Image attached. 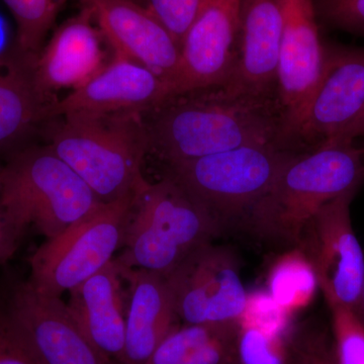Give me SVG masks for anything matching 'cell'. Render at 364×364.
<instances>
[{
	"mask_svg": "<svg viewBox=\"0 0 364 364\" xmlns=\"http://www.w3.org/2000/svg\"><path fill=\"white\" fill-rule=\"evenodd\" d=\"M358 136H364V107L360 114L354 119L348 127L339 136L327 142H354ZM326 143V142H325Z\"/></svg>",
	"mask_w": 364,
	"mask_h": 364,
	"instance_id": "31",
	"label": "cell"
},
{
	"mask_svg": "<svg viewBox=\"0 0 364 364\" xmlns=\"http://www.w3.org/2000/svg\"><path fill=\"white\" fill-rule=\"evenodd\" d=\"M92 14L102 37L114 55L154 72L169 85L178 70L181 47L164 28L135 0H79Z\"/></svg>",
	"mask_w": 364,
	"mask_h": 364,
	"instance_id": "14",
	"label": "cell"
},
{
	"mask_svg": "<svg viewBox=\"0 0 364 364\" xmlns=\"http://www.w3.org/2000/svg\"><path fill=\"white\" fill-rule=\"evenodd\" d=\"M241 2L207 0L182 42L171 97L224 85L231 79L238 56Z\"/></svg>",
	"mask_w": 364,
	"mask_h": 364,
	"instance_id": "12",
	"label": "cell"
},
{
	"mask_svg": "<svg viewBox=\"0 0 364 364\" xmlns=\"http://www.w3.org/2000/svg\"><path fill=\"white\" fill-rule=\"evenodd\" d=\"M358 191L326 203L306 225L298 245L312 263L328 305L358 311L364 284V253L352 227L350 205Z\"/></svg>",
	"mask_w": 364,
	"mask_h": 364,
	"instance_id": "9",
	"label": "cell"
},
{
	"mask_svg": "<svg viewBox=\"0 0 364 364\" xmlns=\"http://www.w3.org/2000/svg\"><path fill=\"white\" fill-rule=\"evenodd\" d=\"M317 20L330 28L364 36V0H313Z\"/></svg>",
	"mask_w": 364,
	"mask_h": 364,
	"instance_id": "27",
	"label": "cell"
},
{
	"mask_svg": "<svg viewBox=\"0 0 364 364\" xmlns=\"http://www.w3.org/2000/svg\"><path fill=\"white\" fill-rule=\"evenodd\" d=\"M6 310L40 364H117L81 331L61 298L28 282L14 287Z\"/></svg>",
	"mask_w": 364,
	"mask_h": 364,
	"instance_id": "11",
	"label": "cell"
},
{
	"mask_svg": "<svg viewBox=\"0 0 364 364\" xmlns=\"http://www.w3.org/2000/svg\"><path fill=\"white\" fill-rule=\"evenodd\" d=\"M222 228L203 203L171 176L147 182L127 215L121 267L168 275L200 246L212 243Z\"/></svg>",
	"mask_w": 364,
	"mask_h": 364,
	"instance_id": "4",
	"label": "cell"
},
{
	"mask_svg": "<svg viewBox=\"0 0 364 364\" xmlns=\"http://www.w3.org/2000/svg\"><path fill=\"white\" fill-rule=\"evenodd\" d=\"M165 277L182 324L236 323L245 308L240 264L229 248L200 246Z\"/></svg>",
	"mask_w": 364,
	"mask_h": 364,
	"instance_id": "8",
	"label": "cell"
},
{
	"mask_svg": "<svg viewBox=\"0 0 364 364\" xmlns=\"http://www.w3.org/2000/svg\"><path fill=\"white\" fill-rule=\"evenodd\" d=\"M100 203L49 145L21 150L0 166V205L21 237L35 227L54 238Z\"/></svg>",
	"mask_w": 364,
	"mask_h": 364,
	"instance_id": "5",
	"label": "cell"
},
{
	"mask_svg": "<svg viewBox=\"0 0 364 364\" xmlns=\"http://www.w3.org/2000/svg\"><path fill=\"white\" fill-rule=\"evenodd\" d=\"M291 364H338L333 339L321 331L291 336Z\"/></svg>",
	"mask_w": 364,
	"mask_h": 364,
	"instance_id": "28",
	"label": "cell"
},
{
	"mask_svg": "<svg viewBox=\"0 0 364 364\" xmlns=\"http://www.w3.org/2000/svg\"><path fill=\"white\" fill-rule=\"evenodd\" d=\"M21 236L14 229L0 205V264L13 257Z\"/></svg>",
	"mask_w": 364,
	"mask_h": 364,
	"instance_id": "30",
	"label": "cell"
},
{
	"mask_svg": "<svg viewBox=\"0 0 364 364\" xmlns=\"http://www.w3.org/2000/svg\"><path fill=\"white\" fill-rule=\"evenodd\" d=\"M282 18L277 0H242L238 56L228 85L261 95H277Z\"/></svg>",
	"mask_w": 364,
	"mask_h": 364,
	"instance_id": "19",
	"label": "cell"
},
{
	"mask_svg": "<svg viewBox=\"0 0 364 364\" xmlns=\"http://www.w3.org/2000/svg\"><path fill=\"white\" fill-rule=\"evenodd\" d=\"M291 335L239 325L236 364H291Z\"/></svg>",
	"mask_w": 364,
	"mask_h": 364,
	"instance_id": "23",
	"label": "cell"
},
{
	"mask_svg": "<svg viewBox=\"0 0 364 364\" xmlns=\"http://www.w3.org/2000/svg\"><path fill=\"white\" fill-rule=\"evenodd\" d=\"M93 21L85 7L62 23L38 54L36 77L46 95L64 88L77 90L104 68L102 35Z\"/></svg>",
	"mask_w": 364,
	"mask_h": 364,
	"instance_id": "17",
	"label": "cell"
},
{
	"mask_svg": "<svg viewBox=\"0 0 364 364\" xmlns=\"http://www.w3.org/2000/svg\"><path fill=\"white\" fill-rule=\"evenodd\" d=\"M119 267L128 284L121 364H145L162 340L181 322L164 275L141 268Z\"/></svg>",
	"mask_w": 364,
	"mask_h": 364,
	"instance_id": "16",
	"label": "cell"
},
{
	"mask_svg": "<svg viewBox=\"0 0 364 364\" xmlns=\"http://www.w3.org/2000/svg\"><path fill=\"white\" fill-rule=\"evenodd\" d=\"M153 109L156 114L146 124L149 151L169 166L248 144H277L299 152L277 95L226 83L174 95Z\"/></svg>",
	"mask_w": 364,
	"mask_h": 364,
	"instance_id": "1",
	"label": "cell"
},
{
	"mask_svg": "<svg viewBox=\"0 0 364 364\" xmlns=\"http://www.w3.org/2000/svg\"><path fill=\"white\" fill-rule=\"evenodd\" d=\"M169 97V85L154 72L114 56L85 85L52 102L46 111V119L70 114L140 112L155 109Z\"/></svg>",
	"mask_w": 364,
	"mask_h": 364,
	"instance_id": "15",
	"label": "cell"
},
{
	"mask_svg": "<svg viewBox=\"0 0 364 364\" xmlns=\"http://www.w3.org/2000/svg\"><path fill=\"white\" fill-rule=\"evenodd\" d=\"M277 2L282 18L277 95L289 140L304 152L299 132L324 66L325 44L321 41L313 0Z\"/></svg>",
	"mask_w": 364,
	"mask_h": 364,
	"instance_id": "10",
	"label": "cell"
},
{
	"mask_svg": "<svg viewBox=\"0 0 364 364\" xmlns=\"http://www.w3.org/2000/svg\"><path fill=\"white\" fill-rule=\"evenodd\" d=\"M207 0H142V6L172 36L181 48L189 28Z\"/></svg>",
	"mask_w": 364,
	"mask_h": 364,
	"instance_id": "26",
	"label": "cell"
},
{
	"mask_svg": "<svg viewBox=\"0 0 364 364\" xmlns=\"http://www.w3.org/2000/svg\"><path fill=\"white\" fill-rule=\"evenodd\" d=\"M48 145L102 203L138 193L147 183L142 163L149 152L146 124L136 112L62 117Z\"/></svg>",
	"mask_w": 364,
	"mask_h": 364,
	"instance_id": "3",
	"label": "cell"
},
{
	"mask_svg": "<svg viewBox=\"0 0 364 364\" xmlns=\"http://www.w3.org/2000/svg\"><path fill=\"white\" fill-rule=\"evenodd\" d=\"M356 313L360 316L361 318H364V284L363 287V293H361L360 303H359L358 311Z\"/></svg>",
	"mask_w": 364,
	"mask_h": 364,
	"instance_id": "32",
	"label": "cell"
},
{
	"mask_svg": "<svg viewBox=\"0 0 364 364\" xmlns=\"http://www.w3.org/2000/svg\"><path fill=\"white\" fill-rule=\"evenodd\" d=\"M135 1H136V0H135Z\"/></svg>",
	"mask_w": 364,
	"mask_h": 364,
	"instance_id": "33",
	"label": "cell"
},
{
	"mask_svg": "<svg viewBox=\"0 0 364 364\" xmlns=\"http://www.w3.org/2000/svg\"><path fill=\"white\" fill-rule=\"evenodd\" d=\"M136 193L100 203L58 236L47 239L30 258L28 282L33 289L61 298L111 262L121 248Z\"/></svg>",
	"mask_w": 364,
	"mask_h": 364,
	"instance_id": "7",
	"label": "cell"
},
{
	"mask_svg": "<svg viewBox=\"0 0 364 364\" xmlns=\"http://www.w3.org/2000/svg\"><path fill=\"white\" fill-rule=\"evenodd\" d=\"M364 107V49L325 44L322 73L299 132L304 152L339 136Z\"/></svg>",
	"mask_w": 364,
	"mask_h": 364,
	"instance_id": "13",
	"label": "cell"
},
{
	"mask_svg": "<svg viewBox=\"0 0 364 364\" xmlns=\"http://www.w3.org/2000/svg\"><path fill=\"white\" fill-rule=\"evenodd\" d=\"M116 259L70 289L66 305L76 324L105 355L121 364L126 335L127 291Z\"/></svg>",
	"mask_w": 364,
	"mask_h": 364,
	"instance_id": "18",
	"label": "cell"
},
{
	"mask_svg": "<svg viewBox=\"0 0 364 364\" xmlns=\"http://www.w3.org/2000/svg\"><path fill=\"white\" fill-rule=\"evenodd\" d=\"M331 311L332 339L338 364H364V318L337 304Z\"/></svg>",
	"mask_w": 364,
	"mask_h": 364,
	"instance_id": "24",
	"label": "cell"
},
{
	"mask_svg": "<svg viewBox=\"0 0 364 364\" xmlns=\"http://www.w3.org/2000/svg\"><path fill=\"white\" fill-rule=\"evenodd\" d=\"M318 289L312 263L299 247L280 254L268 269L267 291L291 316L308 308Z\"/></svg>",
	"mask_w": 364,
	"mask_h": 364,
	"instance_id": "21",
	"label": "cell"
},
{
	"mask_svg": "<svg viewBox=\"0 0 364 364\" xmlns=\"http://www.w3.org/2000/svg\"><path fill=\"white\" fill-rule=\"evenodd\" d=\"M0 364H40L14 327L6 308H0Z\"/></svg>",
	"mask_w": 364,
	"mask_h": 364,
	"instance_id": "29",
	"label": "cell"
},
{
	"mask_svg": "<svg viewBox=\"0 0 364 364\" xmlns=\"http://www.w3.org/2000/svg\"><path fill=\"white\" fill-rule=\"evenodd\" d=\"M16 23L18 48L26 54L38 56L65 0H2Z\"/></svg>",
	"mask_w": 364,
	"mask_h": 364,
	"instance_id": "22",
	"label": "cell"
},
{
	"mask_svg": "<svg viewBox=\"0 0 364 364\" xmlns=\"http://www.w3.org/2000/svg\"><path fill=\"white\" fill-rule=\"evenodd\" d=\"M36 58L18 48L0 57V150L30 133L52 104L38 85Z\"/></svg>",
	"mask_w": 364,
	"mask_h": 364,
	"instance_id": "20",
	"label": "cell"
},
{
	"mask_svg": "<svg viewBox=\"0 0 364 364\" xmlns=\"http://www.w3.org/2000/svg\"><path fill=\"white\" fill-rule=\"evenodd\" d=\"M364 181V147L326 142L291 158L240 224L262 240L296 247L314 215Z\"/></svg>",
	"mask_w": 364,
	"mask_h": 364,
	"instance_id": "2",
	"label": "cell"
},
{
	"mask_svg": "<svg viewBox=\"0 0 364 364\" xmlns=\"http://www.w3.org/2000/svg\"><path fill=\"white\" fill-rule=\"evenodd\" d=\"M291 318L273 299L267 289L247 293L245 308L239 318V325L252 326L275 334L291 336Z\"/></svg>",
	"mask_w": 364,
	"mask_h": 364,
	"instance_id": "25",
	"label": "cell"
},
{
	"mask_svg": "<svg viewBox=\"0 0 364 364\" xmlns=\"http://www.w3.org/2000/svg\"><path fill=\"white\" fill-rule=\"evenodd\" d=\"M277 144H248L169 166V176L205 205L220 227L243 221L291 158Z\"/></svg>",
	"mask_w": 364,
	"mask_h": 364,
	"instance_id": "6",
	"label": "cell"
}]
</instances>
